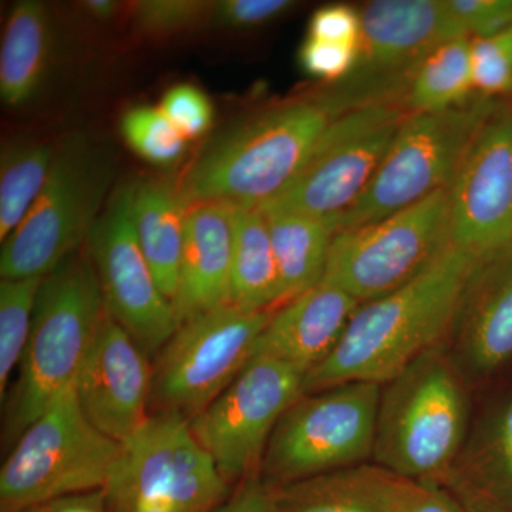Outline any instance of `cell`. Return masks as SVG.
Listing matches in <instances>:
<instances>
[{
	"instance_id": "obj_25",
	"label": "cell",
	"mask_w": 512,
	"mask_h": 512,
	"mask_svg": "<svg viewBox=\"0 0 512 512\" xmlns=\"http://www.w3.org/2000/svg\"><path fill=\"white\" fill-rule=\"evenodd\" d=\"M185 207L177 188L164 181L136 184L133 217L140 247L158 285L173 303L183 254Z\"/></svg>"
},
{
	"instance_id": "obj_37",
	"label": "cell",
	"mask_w": 512,
	"mask_h": 512,
	"mask_svg": "<svg viewBox=\"0 0 512 512\" xmlns=\"http://www.w3.org/2000/svg\"><path fill=\"white\" fill-rule=\"evenodd\" d=\"M362 22L359 10L348 5H328L316 10L309 22L308 37L336 43V45L360 47Z\"/></svg>"
},
{
	"instance_id": "obj_17",
	"label": "cell",
	"mask_w": 512,
	"mask_h": 512,
	"mask_svg": "<svg viewBox=\"0 0 512 512\" xmlns=\"http://www.w3.org/2000/svg\"><path fill=\"white\" fill-rule=\"evenodd\" d=\"M151 383L153 360L106 312L73 386L84 416L124 443L150 419Z\"/></svg>"
},
{
	"instance_id": "obj_16",
	"label": "cell",
	"mask_w": 512,
	"mask_h": 512,
	"mask_svg": "<svg viewBox=\"0 0 512 512\" xmlns=\"http://www.w3.org/2000/svg\"><path fill=\"white\" fill-rule=\"evenodd\" d=\"M451 242L480 261L512 247V113H495L448 185Z\"/></svg>"
},
{
	"instance_id": "obj_8",
	"label": "cell",
	"mask_w": 512,
	"mask_h": 512,
	"mask_svg": "<svg viewBox=\"0 0 512 512\" xmlns=\"http://www.w3.org/2000/svg\"><path fill=\"white\" fill-rule=\"evenodd\" d=\"M359 13L362 35L355 67L318 99L332 119L373 104L403 107L414 74L431 50L468 37L446 0H373Z\"/></svg>"
},
{
	"instance_id": "obj_2",
	"label": "cell",
	"mask_w": 512,
	"mask_h": 512,
	"mask_svg": "<svg viewBox=\"0 0 512 512\" xmlns=\"http://www.w3.org/2000/svg\"><path fill=\"white\" fill-rule=\"evenodd\" d=\"M332 120L318 100H299L222 131L192 161L177 188L181 201L261 207L301 173Z\"/></svg>"
},
{
	"instance_id": "obj_20",
	"label": "cell",
	"mask_w": 512,
	"mask_h": 512,
	"mask_svg": "<svg viewBox=\"0 0 512 512\" xmlns=\"http://www.w3.org/2000/svg\"><path fill=\"white\" fill-rule=\"evenodd\" d=\"M359 305L348 293L322 282L272 311L255 356L306 376L332 355Z\"/></svg>"
},
{
	"instance_id": "obj_18",
	"label": "cell",
	"mask_w": 512,
	"mask_h": 512,
	"mask_svg": "<svg viewBox=\"0 0 512 512\" xmlns=\"http://www.w3.org/2000/svg\"><path fill=\"white\" fill-rule=\"evenodd\" d=\"M458 369L487 376L512 359V247L478 262L454 320Z\"/></svg>"
},
{
	"instance_id": "obj_5",
	"label": "cell",
	"mask_w": 512,
	"mask_h": 512,
	"mask_svg": "<svg viewBox=\"0 0 512 512\" xmlns=\"http://www.w3.org/2000/svg\"><path fill=\"white\" fill-rule=\"evenodd\" d=\"M111 170L109 156L83 134L64 140L39 198L2 242V279L45 278L79 252L106 205Z\"/></svg>"
},
{
	"instance_id": "obj_19",
	"label": "cell",
	"mask_w": 512,
	"mask_h": 512,
	"mask_svg": "<svg viewBox=\"0 0 512 512\" xmlns=\"http://www.w3.org/2000/svg\"><path fill=\"white\" fill-rule=\"evenodd\" d=\"M234 231L232 205L215 201L188 205L173 301L178 325L229 305Z\"/></svg>"
},
{
	"instance_id": "obj_34",
	"label": "cell",
	"mask_w": 512,
	"mask_h": 512,
	"mask_svg": "<svg viewBox=\"0 0 512 512\" xmlns=\"http://www.w3.org/2000/svg\"><path fill=\"white\" fill-rule=\"evenodd\" d=\"M359 47L336 45L306 37L299 50L303 72L313 79L336 84L349 76L355 67Z\"/></svg>"
},
{
	"instance_id": "obj_15",
	"label": "cell",
	"mask_w": 512,
	"mask_h": 512,
	"mask_svg": "<svg viewBox=\"0 0 512 512\" xmlns=\"http://www.w3.org/2000/svg\"><path fill=\"white\" fill-rule=\"evenodd\" d=\"M134 194L136 183L121 184L113 191L94 224L87 252L106 312L153 360L177 330L178 318L138 242Z\"/></svg>"
},
{
	"instance_id": "obj_3",
	"label": "cell",
	"mask_w": 512,
	"mask_h": 512,
	"mask_svg": "<svg viewBox=\"0 0 512 512\" xmlns=\"http://www.w3.org/2000/svg\"><path fill=\"white\" fill-rule=\"evenodd\" d=\"M106 315L99 278L89 252L79 251L40 286L28 348L19 377L3 399V446L74 386Z\"/></svg>"
},
{
	"instance_id": "obj_23",
	"label": "cell",
	"mask_w": 512,
	"mask_h": 512,
	"mask_svg": "<svg viewBox=\"0 0 512 512\" xmlns=\"http://www.w3.org/2000/svg\"><path fill=\"white\" fill-rule=\"evenodd\" d=\"M52 45L50 16L43 3L22 0L13 6L0 49V96L9 107L29 103L39 92Z\"/></svg>"
},
{
	"instance_id": "obj_31",
	"label": "cell",
	"mask_w": 512,
	"mask_h": 512,
	"mask_svg": "<svg viewBox=\"0 0 512 512\" xmlns=\"http://www.w3.org/2000/svg\"><path fill=\"white\" fill-rule=\"evenodd\" d=\"M214 2L200 0H143L133 3V22L147 36H171L212 18Z\"/></svg>"
},
{
	"instance_id": "obj_39",
	"label": "cell",
	"mask_w": 512,
	"mask_h": 512,
	"mask_svg": "<svg viewBox=\"0 0 512 512\" xmlns=\"http://www.w3.org/2000/svg\"><path fill=\"white\" fill-rule=\"evenodd\" d=\"M402 512H466L446 488L437 484L414 483Z\"/></svg>"
},
{
	"instance_id": "obj_33",
	"label": "cell",
	"mask_w": 512,
	"mask_h": 512,
	"mask_svg": "<svg viewBox=\"0 0 512 512\" xmlns=\"http://www.w3.org/2000/svg\"><path fill=\"white\" fill-rule=\"evenodd\" d=\"M158 109L187 140L204 136L214 121V109L207 94L191 84H178L167 90Z\"/></svg>"
},
{
	"instance_id": "obj_14",
	"label": "cell",
	"mask_w": 512,
	"mask_h": 512,
	"mask_svg": "<svg viewBox=\"0 0 512 512\" xmlns=\"http://www.w3.org/2000/svg\"><path fill=\"white\" fill-rule=\"evenodd\" d=\"M303 379L291 366L254 356L210 406L188 421L229 484L259 473L272 431L303 394Z\"/></svg>"
},
{
	"instance_id": "obj_35",
	"label": "cell",
	"mask_w": 512,
	"mask_h": 512,
	"mask_svg": "<svg viewBox=\"0 0 512 512\" xmlns=\"http://www.w3.org/2000/svg\"><path fill=\"white\" fill-rule=\"evenodd\" d=\"M451 15L471 39L512 28V0H446Z\"/></svg>"
},
{
	"instance_id": "obj_27",
	"label": "cell",
	"mask_w": 512,
	"mask_h": 512,
	"mask_svg": "<svg viewBox=\"0 0 512 512\" xmlns=\"http://www.w3.org/2000/svg\"><path fill=\"white\" fill-rule=\"evenodd\" d=\"M473 39L441 43L423 60L403 101L407 114L439 113L473 99Z\"/></svg>"
},
{
	"instance_id": "obj_12",
	"label": "cell",
	"mask_w": 512,
	"mask_h": 512,
	"mask_svg": "<svg viewBox=\"0 0 512 512\" xmlns=\"http://www.w3.org/2000/svg\"><path fill=\"white\" fill-rule=\"evenodd\" d=\"M272 312L225 305L180 323L153 359L150 416L190 421L254 359Z\"/></svg>"
},
{
	"instance_id": "obj_22",
	"label": "cell",
	"mask_w": 512,
	"mask_h": 512,
	"mask_svg": "<svg viewBox=\"0 0 512 512\" xmlns=\"http://www.w3.org/2000/svg\"><path fill=\"white\" fill-rule=\"evenodd\" d=\"M413 484L377 464H359L274 488L275 512H402Z\"/></svg>"
},
{
	"instance_id": "obj_10",
	"label": "cell",
	"mask_w": 512,
	"mask_h": 512,
	"mask_svg": "<svg viewBox=\"0 0 512 512\" xmlns=\"http://www.w3.org/2000/svg\"><path fill=\"white\" fill-rule=\"evenodd\" d=\"M494 113L493 99L481 96L439 113L407 114L365 194L340 218L336 232L383 220L448 188Z\"/></svg>"
},
{
	"instance_id": "obj_7",
	"label": "cell",
	"mask_w": 512,
	"mask_h": 512,
	"mask_svg": "<svg viewBox=\"0 0 512 512\" xmlns=\"http://www.w3.org/2000/svg\"><path fill=\"white\" fill-rule=\"evenodd\" d=\"M120 447L86 419L70 387L10 448L0 468V512L104 490Z\"/></svg>"
},
{
	"instance_id": "obj_41",
	"label": "cell",
	"mask_w": 512,
	"mask_h": 512,
	"mask_svg": "<svg viewBox=\"0 0 512 512\" xmlns=\"http://www.w3.org/2000/svg\"><path fill=\"white\" fill-rule=\"evenodd\" d=\"M83 8L92 18L97 20H110L116 15L119 3L113 0H87Z\"/></svg>"
},
{
	"instance_id": "obj_26",
	"label": "cell",
	"mask_w": 512,
	"mask_h": 512,
	"mask_svg": "<svg viewBox=\"0 0 512 512\" xmlns=\"http://www.w3.org/2000/svg\"><path fill=\"white\" fill-rule=\"evenodd\" d=\"M281 281L271 234L259 208L235 207L229 305L244 311L272 312L281 305Z\"/></svg>"
},
{
	"instance_id": "obj_29",
	"label": "cell",
	"mask_w": 512,
	"mask_h": 512,
	"mask_svg": "<svg viewBox=\"0 0 512 512\" xmlns=\"http://www.w3.org/2000/svg\"><path fill=\"white\" fill-rule=\"evenodd\" d=\"M45 278L0 281V399L2 402L8 394L10 376L13 370L20 366L28 348L37 295Z\"/></svg>"
},
{
	"instance_id": "obj_11",
	"label": "cell",
	"mask_w": 512,
	"mask_h": 512,
	"mask_svg": "<svg viewBox=\"0 0 512 512\" xmlns=\"http://www.w3.org/2000/svg\"><path fill=\"white\" fill-rule=\"evenodd\" d=\"M451 245L444 188L383 220L336 232L322 282L359 303L375 301L423 274Z\"/></svg>"
},
{
	"instance_id": "obj_13",
	"label": "cell",
	"mask_w": 512,
	"mask_h": 512,
	"mask_svg": "<svg viewBox=\"0 0 512 512\" xmlns=\"http://www.w3.org/2000/svg\"><path fill=\"white\" fill-rule=\"evenodd\" d=\"M406 117L396 104H373L335 117L301 173L259 208L311 215L336 231L340 218L365 194Z\"/></svg>"
},
{
	"instance_id": "obj_32",
	"label": "cell",
	"mask_w": 512,
	"mask_h": 512,
	"mask_svg": "<svg viewBox=\"0 0 512 512\" xmlns=\"http://www.w3.org/2000/svg\"><path fill=\"white\" fill-rule=\"evenodd\" d=\"M474 87L493 99L512 92V28L497 35L473 39Z\"/></svg>"
},
{
	"instance_id": "obj_6",
	"label": "cell",
	"mask_w": 512,
	"mask_h": 512,
	"mask_svg": "<svg viewBox=\"0 0 512 512\" xmlns=\"http://www.w3.org/2000/svg\"><path fill=\"white\" fill-rule=\"evenodd\" d=\"M229 487L188 421L157 414L121 443L104 494L109 512H217Z\"/></svg>"
},
{
	"instance_id": "obj_21",
	"label": "cell",
	"mask_w": 512,
	"mask_h": 512,
	"mask_svg": "<svg viewBox=\"0 0 512 512\" xmlns=\"http://www.w3.org/2000/svg\"><path fill=\"white\" fill-rule=\"evenodd\" d=\"M441 487L466 512H512V399L467 436Z\"/></svg>"
},
{
	"instance_id": "obj_24",
	"label": "cell",
	"mask_w": 512,
	"mask_h": 512,
	"mask_svg": "<svg viewBox=\"0 0 512 512\" xmlns=\"http://www.w3.org/2000/svg\"><path fill=\"white\" fill-rule=\"evenodd\" d=\"M259 210L265 215L271 234L284 305L322 284L336 231L330 222L311 215L271 208Z\"/></svg>"
},
{
	"instance_id": "obj_4",
	"label": "cell",
	"mask_w": 512,
	"mask_h": 512,
	"mask_svg": "<svg viewBox=\"0 0 512 512\" xmlns=\"http://www.w3.org/2000/svg\"><path fill=\"white\" fill-rule=\"evenodd\" d=\"M463 377L444 346L382 386L373 461L414 483L443 484L467 440Z\"/></svg>"
},
{
	"instance_id": "obj_9",
	"label": "cell",
	"mask_w": 512,
	"mask_h": 512,
	"mask_svg": "<svg viewBox=\"0 0 512 512\" xmlns=\"http://www.w3.org/2000/svg\"><path fill=\"white\" fill-rule=\"evenodd\" d=\"M382 386L346 383L302 394L279 419L262 458L271 488L365 464L375 450Z\"/></svg>"
},
{
	"instance_id": "obj_38",
	"label": "cell",
	"mask_w": 512,
	"mask_h": 512,
	"mask_svg": "<svg viewBox=\"0 0 512 512\" xmlns=\"http://www.w3.org/2000/svg\"><path fill=\"white\" fill-rule=\"evenodd\" d=\"M217 512H275L274 488L265 484L261 474H254L235 485Z\"/></svg>"
},
{
	"instance_id": "obj_30",
	"label": "cell",
	"mask_w": 512,
	"mask_h": 512,
	"mask_svg": "<svg viewBox=\"0 0 512 512\" xmlns=\"http://www.w3.org/2000/svg\"><path fill=\"white\" fill-rule=\"evenodd\" d=\"M121 136L127 146L147 163L168 167L184 156L187 138L160 109L133 107L120 121Z\"/></svg>"
},
{
	"instance_id": "obj_1",
	"label": "cell",
	"mask_w": 512,
	"mask_h": 512,
	"mask_svg": "<svg viewBox=\"0 0 512 512\" xmlns=\"http://www.w3.org/2000/svg\"><path fill=\"white\" fill-rule=\"evenodd\" d=\"M478 262L451 245L409 284L360 303L332 355L303 379V394L356 382L384 386L443 345Z\"/></svg>"
},
{
	"instance_id": "obj_28",
	"label": "cell",
	"mask_w": 512,
	"mask_h": 512,
	"mask_svg": "<svg viewBox=\"0 0 512 512\" xmlns=\"http://www.w3.org/2000/svg\"><path fill=\"white\" fill-rule=\"evenodd\" d=\"M52 144L23 143L3 151L0 163V241L22 224L43 191L55 161Z\"/></svg>"
},
{
	"instance_id": "obj_36",
	"label": "cell",
	"mask_w": 512,
	"mask_h": 512,
	"mask_svg": "<svg viewBox=\"0 0 512 512\" xmlns=\"http://www.w3.org/2000/svg\"><path fill=\"white\" fill-rule=\"evenodd\" d=\"M295 6L291 0H224L214 2L212 18L232 29H251L281 18Z\"/></svg>"
},
{
	"instance_id": "obj_40",
	"label": "cell",
	"mask_w": 512,
	"mask_h": 512,
	"mask_svg": "<svg viewBox=\"0 0 512 512\" xmlns=\"http://www.w3.org/2000/svg\"><path fill=\"white\" fill-rule=\"evenodd\" d=\"M18 512H109L104 490L66 495L29 505Z\"/></svg>"
}]
</instances>
